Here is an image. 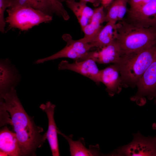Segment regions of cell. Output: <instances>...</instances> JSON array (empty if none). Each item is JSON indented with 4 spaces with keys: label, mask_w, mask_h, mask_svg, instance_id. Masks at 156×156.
Segmentation results:
<instances>
[{
    "label": "cell",
    "mask_w": 156,
    "mask_h": 156,
    "mask_svg": "<svg viewBox=\"0 0 156 156\" xmlns=\"http://www.w3.org/2000/svg\"><path fill=\"white\" fill-rule=\"evenodd\" d=\"M21 77L14 65L8 58L0 60V96H2L21 81Z\"/></svg>",
    "instance_id": "cell-10"
},
{
    "label": "cell",
    "mask_w": 156,
    "mask_h": 156,
    "mask_svg": "<svg viewBox=\"0 0 156 156\" xmlns=\"http://www.w3.org/2000/svg\"><path fill=\"white\" fill-rule=\"evenodd\" d=\"M117 22L109 21L102 27L94 40L89 43L92 47L101 49L112 42L116 38Z\"/></svg>",
    "instance_id": "cell-17"
},
{
    "label": "cell",
    "mask_w": 156,
    "mask_h": 156,
    "mask_svg": "<svg viewBox=\"0 0 156 156\" xmlns=\"http://www.w3.org/2000/svg\"><path fill=\"white\" fill-rule=\"evenodd\" d=\"M53 14H55L65 20L69 18V16L63 5L58 0H48Z\"/></svg>",
    "instance_id": "cell-20"
},
{
    "label": "cell",
    "mask_w": 156,
    "mask_h": 156,
    "mask_svg": "<svg viewBox=\"0 0 156 156\" xmlns=\"http://www.w3.org/2000/svg\"><path fill=\"white\" fill-rule=\"evenodd\" d=\"M86 3L89 2L92 3L95 7H98L101 3V0H80Z\"/></svg>",
    "instance_id": "cell-25"
},
{
    "label": "cell",
    "mask_w": 156,
    "mask_h": 156,
    "mask_svg": "<svg viewBox=\"0 0 156 156\" xmlns=\"http://www.w3.org/2000/svg\"><path fill=\"white\" fill-rule=\"evenodd\" d=\"M129 0H118L119 12L118 22L123 20L124 16L128 11L127 10V4Z\"/></svg>",
    "instance_id": "cell-23"
},
{
    "label": "cell",
    "mask_w": 156,
    "mask_h": 156,
    "mask_svg": "<svg viewBox=\"0 0 156 156\" xmlns=\"http://www.w3.org/2000/svg\"><path fill=\"white\" fill-rule=\"evenodd\" d=\"M10 4L9 0H0V31L4 34L6 22L4 18V13L6 8H9Z\"/></svg>",
    "instance_id": "cell-22"
},
{
    "label": "cell",
    "mask_w": 156,
    "mask_h": 156,
    "mask_svg": "<svg viewBox=\"0 0 156 156\" xmlns=\"http://www.w3.org/2000/svg\"><path fill=\"white\" fill-rule=\"evenodd\" d=\"M94 56L86 60L70 63L68 61L62 60L59 64V70H69L90 79L96 84L99 85L101 81L100 70L96 64Z\"/></svg>",
    "instance_id": "cell-9"
},
{
    "label": "cell",
    "mask_w": 156,
    "mask_h": 156,
    "mask_svg": "<svg viewBox=\"0 0 156 156\" xmlns=\"http://www.w3.org/2000/svg\"><path fill=\"white\" fill-rule=\"evenodd\" d=\"M66 4L76 16L82 29L89 22L94 10L88 6L87 3L80 0H66Z\"/></svg>",
    "instance_id": "cell-18"
},
{
    "label": "cell",
    "mask_w": 156,
    "mask_h": 156,
    "mask_svg": "<svg viewBox=\"0 0 156 156\" xmlns=\"http://www.w3.org/2000/svg\"><path fill=\"white\" fill-rule=\"evenodd\" d=\"M62 38L66 43L63 49L49 56L36 60L35 64H39L61 58H68L80 61L93 56L94 51H90L92 48L89 43L79 40H74L69 34H64Z\"/></svg>",
    "instance_id": "cell-5"
},
{
    "label": "cell",
    "mask_w": 156,
    "mask_h": 156,
    "mask_svg": "<svg viewBox=\"0 0 156 156\" xmlns=\"http://www.w3.org/2000/svg\"><path fill=\"white\" fill-rule=\"evenodd\" d=\"M104 7L101 6L94 9V13L89 23L82 29L84 37L79 39L84 43H90L97 36L105 22L106 14Z\"/></svg>",
    "instance_id": "cell-13"
},
{
    "label": "cell",
    "mask_w": 156,
    "mask_h": 156,
    "mask_svg": "<svg viewBox=\"0 0 156 156\" xmlns=\"http://www.w3.org/2000/svg\"><path fill=\"white\" fill-rule=\"evenodd\" d=\"M113 0H101V3L104 8H106L112 2Z\"/></svg>",
    "instance_id": "cell-26"
},
{
    "label": "cell",
    "mask_w": 156,
    "mask_h": 156,
    "mask_svg": "<svg viewBox=\"0 0 156 156\" xmlns=\"http://www.w3.org/2000/svg\"><path fill=\"white\" fill-rule=\"evenodd\" d=\"M8 16L5 19L8 30L17 28L27 31L42 23H48L53 20L52 16L30 7H16L7 10Z\"/></svg>",
    "instance_id": "cell-4"
},
{
    "label": "cell",
    "mask_w": 156,
    "mask_h": 156,
    "mask_svg": "<svg viewBox=\"0 0 156 156\" xmlns=\"http://www.w3.org/2000/svg\"><path fill=\"white\" fill-rule=\"evenodd\" d=\"M153 128V129L156 130V123H154L152 126Z\"/></svg>",
    "instance_id": "cell-27"
},
{
    "label": "cell",
    "mask_w": 156,
    "mask_h": 156,
    "mask_svg": "<svg viewBox=\"0 0 156 156\" xmlns=\"http://www.w3.org/2000/svg\"><path fill=\"white\" fill-rule=\"evenodd\" d=\"M0 152L5 153L6 155L21 156L16 134L10 130L7 126L0 130Z\"/></svg>",
    "instance_id": "cell-16"
},
{
    "label": "cell",
    "mask_w": 156,
    "mask_h": 156,
    "mask_svg": "<svg viewBox=\"0 0 156 156\" xmlns=\"http://www.w3.org/2000/svg\"><path fill=\"white\" fill-rule=\"evenodd\" d=\"M154 99V103L155 104H156V94Z\"/></svg>",
    "instance_id": "cell-28"
},
{
    "label": "cell",
    "mask_w": 156,
    "mask_h": 156,
    "mask_svg": "<svg viewBox=\"0 0 156 156\" xmlns=\"http://www.w3.org/2000/svg\"><path fill=\"white\" fill-rule=\"evenodd\" d=\"M138 90L130 98L140 106L144 105L146 98L154 99L156 94V56L144 72L137 84Z\"/></svg>",
    "instance_id": "cell-7"
},
{
    "label": "cell",
    "mask_w": 156,
    "mask_h": 156,
    "mask_svg": "<svg viewBox=\"0 0 156 156\" xmlns=\"http://www.w3.org/2000/svg\"><path fill=\"white\" fill-rule=\"evenodd\" d=\"M101 82L106 87L109 95L113 96L121 91L122 86L119 67L117 64H114L100 70Z\"/></svg>",
    "instance_id": "cell-12"
},
{
    "label": "cell",
    "mask_w": 156,
    "mask_h": 156,
    "mask_svg": "<svg viewBox=\"0 0 156 156\" xmlns=\"http://www.w3.org/2000/svg\"><path fill=\"white\" fill-rule=\"evenodd\" d=\"M144 0H129L128 3L130 6L129 10H134L137 8Z\"/></svg>",
    "instance_id": "cell-24"
},
{
    "label": "cell",
    "mask_w": 156,
    "mask_h": 156,
    "mask_svg": "<svg viewBox=\"0 0 156 156\" xmlns=\"http://www.w3.org/2000/svg\"><path fill=\"white\" fill-rule=\"evenodd\" d=\"M111 3L106 14L105 22L112 21L117 22L119 12L118 0H115Z\"/></svg>",
    "instance_id": "cell-21"
},
{
    "label": "cell",
    "mask_w": 156,
    "mask_h": 156,
    "mask_svg": "<svg viewBox=\"0 0 156 156\" xmlns=\"http://www.w3.org/2000/svg\"><path fill=\"white\" fill-rule=\"evenodd\" d=\"M10 7L9 8L16 7H28L40 10L52 16L48 0H9Z\"/></svg>",
    "instance_id": "cell-19"
},
{
    "label": "cell",
    "mask_w": 156,
    "mask_h": 156,
    "mask_svg": "<svg viewBox=\"0 0 156 156\" xmlns=\"http://www.w3.org/2000/svg\"><path fill=\"white\" fill-rule=\"evenodd\" d=\"M0 98L3 99H0V104L10 114V124L16 135L21 155H34L36 149L46 140L41 134L42 129L36 126L26 112L15 88H12Z\"/></svg>",
    "instance_id": "cell-1"
},
{
    "label": "cell",
    "mask_w": 156,
    "mask_h": 156,
    "mask_svg": "<svg viewBox=\"0 0 156 156\" xmlns=\"http://www.w3.org/2000/svg\"><path fill=\"white\" fill-rule=\"evenodd\" d=\"M128 13V22L156 30V0H151L135 9L129 10Z\"/></svg>",
    "instance_id": "cell-8"
},
{
    "label": "cell",
    "mask_w": 156,
    "mask_h": 156,
    "mask_svg": "<svg viewBox=\"0 0 156 156\" xmlns=\"http://www.w3.org/2000/svg\"><path fill=\"white\" fill-rule=\"evenodd\" d=\"M133 136L131 142L119 147L108 155L156 156V136L145 137L139 132Z\"/></svg>",
    "instance_id": "cell-6"
},
{
    "label": "cell",
    "mask_w": 156,
    "mask_h": 156,
    "mask_svg": "<svg viewBox=\"0 0 156 156\" xmlns=\"http://www.w3.org/2000/svg\"><path fill=\"white\" fill-rule=\"evenodd\" d=\"M57 133L58 134L62 135L68 142L71 156H96L101 155L98 144L95 145H90L89 148H88L86 147L83 138H81L77 141H74L73 139V134L66 135L59 129Z\"/></svg>",
    "instance_id": "cell-15"
},
{
    "label": "cell",
    "mask_w": 156,
    "mask_h": 156,
    "mask_svg": "<svg viewBox=\"0 0 156 156\" xmlns=\"http://www.w3.org/2000/svg\"><path fill=\"white\" fill-rule=\"evenodd\" d=\"M156 56V45L124 54L118 64L122 86L135 87Z\"/></svg>",
    "instance_id": "cell-3"
},
{
    "label": "cell",
    "mask_w": 156,
    "mask_h": 156,
    "mask_svg": "<svg viewBox=\"0 0 156 156\" xmlns=\"http://www.w3.org/2000/svg\"><path fill=\"white\" fill-rule=\"evenodd\" d=\"M55 105L51 102L48 101L45 104H42L40 108L46 112L48 120V127L47 132L44 135L45 139H47L53 156L60 155L57 138V127L54 118Z\"/></svg>",
    "instance_id": "cell-11"
},
{
    "label": "cell",
    "mask_w": 156,
    "mask_h": 156,
    "mask_svg": "<svg viewBox=\"0 0 156 156\" xmlns=\"http://www.w3.org/2000/svg\"><path fill=\"white\" fill-rule=\"evenodd\" d=\"M123 54L116 39L110 44L95 51L94 57L99 64H118Z\"/></svg>",
    "instance_id": "cell-14"
},
{
    "label": "cell",
    "mask_w": 156,
    "mask_h": 156,
    "mask_svg": "<svg viewBox=\"0 0 156 156\" xmlns=\"http://www.w3.org/2000/svg\"><path fill=\"white\" fill-rule=\"evenodd\" d=\"M118 22L116 40L123 54L156 45V30L139 26L124 20Z\"/></svg>",
    "instance_id": "cell-2"
}]
</instances>
